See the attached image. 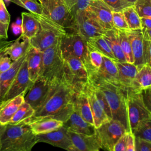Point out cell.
Wrapping results in <instances>:
<instances>
[{
  "label": "cell",
  "instance_id": "2e32d148",
  "mask_svg": "<svg viewBox=\"0 0 151 151\" xmlns=\"http://www.w3.org/2000/svg\"><path fill=\"white\" fill-rule=\"evenodd\" d=\"M106 30L114 29L111 9L101 0H92L87 9Z\"/></svg>",
  "mask_w": 151,
  "mask_h": 151
},
{
  "label": "cell",
  "instance_id": "484cf974",
  "mask_svg": "<svg viewBox=\"0 0 151 151\" xmlns=\"http://www.w3.org/2000/svg\"><path fill=\"white\" fill-rule=\"evenodd\" d=\"M25 60L30 80L34 82L40 76L42 63V52L31 47L27 54Z\"/></svg>",
  "mask_w": 151,
  "mask_h": 151
},
{
  "label": "cell",
  "instance_id": "5bb4252c",
  "mask_svg": "<svg viewBox=\"0 0 151 151\" xmlns=\"http://www.w3.org/2000/svg\"><path fill=\"white\" fill-rule=\"evenodd\" d=\"M44 15L65 30L69 28L74 31V17L64 0H58Z\"/></svg>",
  "mask_w": 151,
  "mask_h": 151
},
{
  "label": "cell",
  "instance_id": "30bf717a",
  "mask_svg": "<svg viewBox=\"0 0 151 151\" xmlns=\"http://www.w3.org/2000/svg\"><path fill=\"white\" fill-rule=\"evenodd\" d=\"M74 32L78 34L86 41L101 36L106 31L87 9L77 12L74 15Z\"/></svg>",
  "mask_w": 151,
  "mask_h": 151
},
{
  "label": "cell",
  "instance_id": "7c38bea8",
  "mask_svg": "<svg viewBox=\"0 0 151 151\" xmlns=\"http://www.w3.org/2000/svg\"><path fill=\"white\" fill-rule=\"evenodd\" d=\"M130 41L134 64L139 70L147 64V51L146 40L144 38L142 29H129L126 31Z\"/></svg>",
  "mask_w": 151,
  "mask_h": 151
},
{
  "label": "cell",
  "instance_id": "816d5d0a",
  "mask_svg": "<svg viewBox=\"0 0 151 151\" xmlns=\"http://www.w3.org/2000/svg\"><path fill=\"white\" fill-rule=\"evenodd\" d=\"M146 40V51H147V64L151 67V40L145 38Z\"/></svg>",
  "mask_w": 151,
  "mask_h": 151
},
{
  "label": "cell",
  "instance_id": "91938a15",
  "mask_svg": "<svg viewBox=\"0 0 151 151\" xmlns=\"http://www.w3.org/2000/svg\"><path fill=\"white\" fill-rule=\"evenodd\" d=\"M4 127V126L0 124V136H1V133H2V130H3Z\"/></svg>",
  "mask_w": 151,
  "mask_h": 151
},
{
  "label": "cell",
  "instance_id": "f5cc1de1",
  "mask_svg": "<svg viewBox=\"0 0 151 151\" xmlns=\"http://www.w3.org/2000/svg\"><path fill=\"white\" fill-rule=\"evenodd\" d=\"M141 24L142 28L151 29V17H142Z\"/></svg>",
  "mask_w": 151,
  "mask_h": 151
},
{
  "label": "cell",
  "instance_id": "8fae6325",
  "mask_svg": "<svg viewBox=\"0 0 151 151\" xmlns=\"http://www.w3.org/2000/svg\"><path fill=\"white\" fill-rule=\"evenodd\" d=\"M51 84L39 77L29 88L24 95V101L29 104L35 110L45 102L50 90Z\"/></svg>",
  "mask_w": 151,
  "mask_h": 151
},
{
  "label": "cell",
  "instance_id": "11a10c76",
  "mask_svg": "<svg viewBox=\"0 0 151 151\" xmlns=\"http://www.w3.org/2000/svg\"><path fill=\"white\" fill-rule=\"evenodd\" d=\"M12 42L13 41H6L5 39L0 38V51L6 49Z\"/></svg>",
  "mask_w": 151,
  "mask_h": 151
},
{
  "label": "cell",
  "instance_id": "74e56055",
  "mask_svg": "<svg viewBox=\"0 0 151 151\" xmlns=\"http://www.w3.org/2000/svg\"><path fill=\"white\" fill-rule=\"evenodd\" d=\"M92 0H64L71 14L74 15L78 12L88 8Z\"/></svg>",
  "mask_w": 151,
  "mask_h": 151
},
{
  "label": "cell",
  "instance_id": "e0dca14e",
  "mask_svg": "<svg viewBox=\"0 0 151 151\" xmlns=\"http://www.w3.org/2000/svg\"><path fill=\"white\" fill-rule=\"evenodd\" d=\"M89 77L90 78L101 80L121 86L119 81L118 70L114 60L104 55L100 68L96 73L89 75Z\"/></svg>",
  "mask_w": 151,
  "mask_h": 151
},
{
  "label": "cell",
  "instance_id": "60d3db41",
  "mask_svg": "<svg viewBox=\"0 0 151 151\" xmlns=\"http://www.w3.org/2000/svg\"><path fill=\"white\" fill-rule=\"evenodd\" d=\"M112 21L114 29L120 31H127L129 29L122 11L112 12Z\"/></svg>",
  "mask_w": 151,
  "mask_h": 151
},
{
  "label": "cell",
  "instance_id": "f35d334b",
  "mask_svg": "<svg viewBox=\"0 0 151 151\" xmlns=\"http://www.w3.org/2000/svg\"><path fill=\"white\" fill-rule=\"evenodd\" d=\"M133 6L140 18L151 17V0H136Z\"/></svg>",
  "mask_w": 151,
  "mask_h": 151
},
{
  "label": "cell",
  "instance_id": "f1b7e54d",
  "mask_svg": "<svg viewBox=\"0 0 151 151\" xmlns=\"http://www.w3.org/2000/svg\"><path fill=\"white\" fill-rule=\"evenodd\" d=\"M102 36L108 42L115 58V61L126 62L121 49L117 30L116 29L106 30Z\"/></svg>",
  "mask_w": 151,
  "mask_h": 151
},
{
  "label": "cell",
  "instance_id": "f6af8a7d",
  "mask_svg": "<svg viewBox=\"0 0 151 151\" xmlns=\"http://www.w3.org/2000/svg\"><path fill=\"white\" fill-rule=\"evenodd\" d=\"M13 61L6 54L3 56L0 61V74L8 70L12 65Z\"/></svg>",
  "mask_w": 151,
  "mask_h": 151
},
{
  "label": "cell",
  "instance_id": "ffe728a7",
  "mask_svg": "<svg viewBox=\"0 0 151 151\" xmlns=\"http://www.w3.org/2000/svg\"><path fill=\"white\" fill-rule=\"evenodd\" d=\"M85 90L88 99L90 106L93 118L94 126L96 128H97L101 125L103 123L107 122L111 119L109 118L102 107L99 104L96 99L92 84L90 80Z\"/></svg>",
  "mask_w": 151,
  "mask_h": 151
},
{
  "label": "cell",
  "instance_id": "681fc988",
  "mask_svg": "<svg viewBox=\"0 0 151 151\" xmlns=\"http://www.w3.org/2000/svg\"><path fill=\"white\" fill-rule=\"evenodd\" d=\"M58 0H38L42 5L45 14Z\"/></svg>",
  "mask_w": 151,
  "mask_h": 151
},
{
  "label": "cell",
  "instance_id": "7a4b0ae2",
  "mask_svg": "<svg viewBox=\"0 0 151 151\" xmlns=\"http://www.w3.org/2000/svg\"><path fill=\"white\" fill-rule=\"evenodd\" d=\"M36 143L35 134L24 122L5 125L0 136V151H31Z\"/></svg>",
  "mask_w": 151,
  "mask_h": 151
},
{
  "label": "cell",
  "instance_id": "ee69618b",
  "mask_svg": "<svg viewBox=\"0 0 151 151\" xmlns=\"http://www.w3.org/2000/svg\"><path fill=\"white\" fill-rule=\"evenodd\" d=\"M136 151H151V143L135 137Z\"/></svg>",
  "mask_w": 151,
  "mask_h": 151
},
{
  "label": "cell",
  "instance_id": "9a60e30c",
  "mask_svg": "<svg viewBox=\"0 0 151 151\" xmlns=\"http://www.w3.org/2000/svg\"><path fill=\"white\" fill-rule=\"evenodd\" d=\"M35 137L37 143H47L66 150L73 145L68 134V130L63 126L52 132L37 134Z\"/></svg>",
  "mask_w": 151,
  "mask_h": 151
},
{
  "label": "cell",
  "instance_id": "603a6c76",
  "mask_svg": "<svg viewBox=\"0 0 151 151\" xmlns=\"http://www.w3.org/2000/svg\"><path fill=\"white\" fill-rule=\"evenodd\" d=\"M118 70V78L120 86L124 89L130 88L132 83L139 71L134 64L127 62L115 61Z\"/></svg>",
  "mask_w": 151,
  "mask_h": 151
},
{
  "label": "cell",
  "instance_id": "6f0895ef",
  "mask_svg": "<svg viewBox=\"0 0 151 151\" xmlns=\"http://www.w3.org/2000/svg\"><path fill=\"white\" fill-rule=\"evenodd\" d=\"M67 151H80V150H78L77 148H76L74 146H70L67 149Z\"/></svg>",
  "mask_w": 151,
  "mask_h": 151
},
{
  "label": "cell",
  "instance_id": "cb8c5ba5",
  "mask_svg": "<svg viewBox=\"0 0 151 151\" xmlns=\"http://www.w3.org/2000/svg\"><path fill=\"white\" fill-rule=\"evenodd\" d=\"M26 55L13 61L11 67L6 71L0 74V103L17 76Z\"/></svg>",
  "mask_w": 151,
  "mask_h": 151
},
{
  "label": "cell",
  "instance_id": "ac0fdd59",
  "mask_svg": "<svg viewBox=\"0 0 151 151\" xmlns=\"http://www.w3.org/2000/svg\"><path fill=\"white\" fill-rule=\"evenodd\" d=\"M73 146L80 151H97L100 148L99 140L96 133L91 135L68 131Z\"/></svg>",
  "mask_w": 151,
  "mask_h": 151
},
{
  "label": "cell",
  "instance_id": "f907efd6",
  "mask_svg": "<svg viewBox=\"0 0 151 151\" xmlns=\"http://www.w3.org/2000/svg\"><path fill=\"white\" fill-rule=\"evenodd\" d=\"M9 24H5L0 21V38H8V30Z\"/></svg>",
  "mask_w": 151,
  "mask_h": 151
},
{
  "label": "cell",
  "instance_id": "7bdbcfd3",
  "mask_svg": "<svg viewBox=\"0 0 151 151\" xmlns=\"http://www.w3.org/2000/svg\"><path fill=\"white\" fill-rule=\"evenodd\" d=\"M145 107L151 116V87L140 91Z\"/></svg>",
  "mask_w": 151,
  "mask_h": 151
},
{
  "label": "cell",
  "instance_id": "f546056e",
  "mask_svg": "<svg viewBox=\"0 0 151 151\" xmlns=\"http://www.w3.org/2000/svg\"><path fill=\"white\" fill-rule=\"evenodd\" d=\"M150 87H151V67L146 64L139 70L130 88L140 91Z\"/></svg>",
  "mask_w": 151,
  "mask_h": 151
},
{
  "label": "cell",
  "instance_id": "6125c7cd",
  "mask_svg": "<svg viewBox=\"0 0 151 151\" xmlns=\"http://www.w3.org/2000/svg\"><path fill=\"white\" fill-rule=\"evenodd\" d=\"M5 2H4V0H0V6L4 4Z\"/></svg>",
  "mask_w": 151,
  "mask_h": 151
},
{
  "label": "cell",
  "instance_id": "836d02e7",
  "mask_svg": "<svg viewBox=\"0 0 151 151\" xmlns=\"http://www.w3.org/2000/svg\"><path fill=\"white\" fill-rule=\"evenodd\" d=\"M88 43V42H87ZM88 67L87 68L89 75L98 71L100 68L103 60V55L92 47L88 43Z\"/></svg>",
  "mask_w": 151,
  "mask_h": 151
},
{
  "label": "cell",
  "instance_id": "52a82bcc",
  "mask_svg": "<svg viewBox=\"0 0 151 151\" xmlns=\"http://www.w3.org/2000/svg\"><path fill=\"white\" fill-rule=\"evenodd\" d=\"M60 48L63 59L73 57L83 61L87 70L88 67L87 41L76 32L67 33L60 41Z\"/></svg>",
  "mask_w": 151,
  "mask_h": 151
},
{
  "label": "cell",
  "instance_id": "8d00e7d4",
  "mask_svg": "<svg viewBox=\"0 0 151 151\" xmlns=\"http://www.w3.org/2000/svg\"><path fill=\"white\" fill-rule=\"evenodd\" d=\"M133 134L136 138L151 143V119L141 122Z\"/></svg>",
  "mask_w": 151,
  "mask_h": 151
},
{
  "label": "cell",
  "instance_id": "3957f363",
  "mask_svg": "<svg viewBox=\"0 0 151 151\" xmlns=\"http://www.w3.org/2000/svg\"><path fill=\"white\" fill-rule=\"evenodd\" d=\"M90 80L104 94L111 111L112 119L120 122L127 131L130 132L126 109V89L101 80L90 78Z\"/></svg>",
  "mask_w": 151,
  "mask_h": 151
},
{
  "label": "cell",
  "instance_id": "d590c367",
  "mask_svg": "<svg viewBox=\"0 0 151 151\" xmlns=\"http://www.w3.org/2000/svg\"><path fill=\"white\" fill-rule=\"evenodd\" d=\"M16 5L21 6L35 15H44V9L38 0H11Z\"/></svg>",
  "mask_w": 151,
  "mask_h": 151
},
{
  "label": "cell",
  "instance_id": "c3c4849f",
  "mask_svg": "<svg viewBox=\"0 0 151 151\" xmlns=\"http://www.w3.org/2000/svg\"><path fill=\"white\" fill-rule=\"evenodd\" d=\"M126 151H136L135 137L131 132H128Z\"/></svg>",
  "mask_w": 151,
  "mask_h": 151
},
{
  "label": "cell",
  "instance_id": "277c9868",
  "mask_svg": "<svg viewBox=\"0 0 151 151\" xmlns=\"http://www.w3.org/2000/svg\"><path fill=\"white\" fill-rule=\"evenodd\" d=\"M36 16L39 20L40 28L36 35L29 40V42L32 47L42 52L59 42L62 37L67 32L64 27L46 15Z\"/></svg>",
  "mask_w": 151,
  "mask_h": 151
},
{
  "label": "cell",
  "instance_id": "ab89813d",
  "mask_svg": "<svg viewBox=\"0 0 151 151\" xmlns=\"http://www.w3.org/2000/svg\"><path fill=\"white\" fill-rule=\"evenodd\" d=\"M91 83L92 84V86H93V88L94 90V92L96 99H97L99 104L102 107V109H103V110L104 111V112L106 113L107 116L109 117V118L110 119H112L111 111H110L109 106L108 104V103L107 101V100H106L104 94L97 87H96L95 85H94L91 82Z\"/></svg>",
  "mask_w": 151,
  "mask_h": 151
},
{
  "label": "cell",
  "instance_id": "b9f144b4",
  "mask_svg": "<svg viewBox=\"0 0 151 151\" xmlns=\"http://www.w3.org/2000/svg\"><path fill=\"white\" fill-rule=\"evenodd\" d=\"M108 5L113 11L120 12L124 8L133 5L126 0H101Z\"/></svg>",
  "mask_w": 151,
  "mask_h": 151
},
{
  "label": "cell",
  "instance_id": "d6986e66",
  "mask_svg": "<svg viewBox=\"0 0 151 151\" xmlns=\"http://www.w3.org/2000/svg\"><path fill=\"white\" fill-rule=\"evenodd\" d=\"M63 126L70 132L91 135L96 133L94 124L86 122L74 109L68 118L63 123Z\"/></svg>",
  "mask_w": 151,
  "mask_h": 151
},
{
  "label": "cell",
  "instance_id": "9c48e42d",
  "mask_svg": "<svg viewBox=\"0 0 151 151\" xmlns=\"http://www.w3.org/2000/svg\"><path fill=\"white\" fill-rule=\"evenodd\" d=\"M126 132H128L125 127L119 121L113 119L96 128L100 148L105 151H113L116 143Z\"/></svg>",
  "mask_w": 151,
  "mask_h": 151
},
{
  "label": "cell",
  "instance_id": "94428289",
  "mask_svg": "<svg viewBox=\"0 0 151 151\" xmlns=\"http://www.w3.org/2000/svg\"><path fill=\"white\" fill-rule=\"evenodd\" d=\"M127 1H128L129 2H130V3H131V4H134V3L136 2V0H126Z\"/></svg>",
  "mask_w": 151,
  "mask_h": 151
},
{
  "label": "cell",
  "instance_id": "be15d7a7",
  "mask_svg": "<svg viewBox=\"0 0 151 151\" xmlns=\"http://www.w3.org/2000/svg\"><path fill=\"white\" fill-rule=\"evenodd\" d=\"M97 151H99V150H97Z\"/></svg>",
  "mask_w": 151,
  "mask_h": 151
},
{
  "label": "cell",
  "instance_id": "680465c9",
  "mask_svg": "<svg viewBox=\"0 0 151 151\" xmlns=\"http://www.w3.org/2000/svg\"><path fill=\"white\" fill-rule=\"evenodd\" d=\"M5 50H6V49H5V50H4L0 51V61H1V58H2V57L3 56H4L5 55H6Z\"/></svg>",
  "mask_w": 151,
  "mask_h": 151
},
{
  "label": "cell",
  "instance_id": "4fadbf2b",
  "mask_svg": "<svg viewBox=\"0 0 151 151\" xmlns=\"http://www.w3.org/2000/svg\"><path fill=\"white\" fill-rule=\"evenodd\" d=\"M32 84L33 82L30 80L27 63L25 59L2 102L12 99L22 93H25Z\"/></svg>",
  "mask_w": 151,
  "mask_h": 151
},
{
  "label": "cell",
  "instance_id": "8992f818",
  "mask_svg": "<svg viewBox=\"0 0 151 151\" xmlns=\"http://www.w3.org/2000/svg\"><path fill=\"white\" fill-rule=\"evenodd\" d=\"M42 63L40 77L50 84L63 81L64 60L61 55L60 42L42 52Z\"/></svg>",
  "mask_w": 151,
  "mask_h": 151
},
{
  "label": "cell",
  "instance_id": "d4e9b609",
  "mask_svg": "<svg viewBox=\"0 0 151 151\" xmlns=\"http://www.w3.org/2000/svg\"><path fill=\"white\" fill-rule=\"evenodd\" d=\"M73 109L86 122L94 124L90 103L86 90L74 94L72 100Z\"/></svg>",
  "mask_w": 151,
  "mask_h": 151
},
{
  "label": "cell",
  "instance_id": "9f6ffc18",
  "mask_svg": "<svg viewBox=\"0 0 151 151\" xmlns=\"http://www.w3.org/2000/svg\"><path fill=\"white\" fill-rule=\"evenodd\" d=\"M142 30L144 38L151 40V29L142 28Z\"/></svg>",
  "mask_w": 151,
  "mask_h": 151
},
{
  "label": "cell",
  "instance_id": "db71d44e",
  "mask_svg": "<svg viewBox=\"0 0 151 151\" xmlns=\"http://www.w3.org/2000/svg\"><path fill=\"white\" fill-rule=\"evenodd\" d=\"M11 29L13 33L17 35L22 33V26L21 24H18L15 22H13L11 25Z\"/></svg>",
  "mask_w": 151,
  "mask_h": 151
},
{
  "label": "cell",
  "instance_id": "e575fe53",
  "mask_svg": "<svg viewBox=\"0 0 151 151\" xmlns=\"http://www.w3.org/2000/svg\"><path fill=\"white\" fill-rule=\"evenodd\" d=\"M119 42L122 51L127 63L133 64L134 59L131 47V44L126 31L117 30Z\"/></svg>",
  "mask_w": 151,
  "mask_h": 151
},
{
  "label": "cell",
  "instance_id": "7402d4cb",
  "mask_svg": "<svg viewBox=\"0 0 151 151\" xmlns=\"http://www.w3.org/2000/svg\"><path fill=\"white\" fill-rule=\"evenodd\" d=\"M25 94L22 93L0 104V124L5 126L10 122L20 106L24 101Z\"/></svg>",
  "mask_w": 151,
  "mask_h": 151
},
{
  "label": "cell",
  "instance_id": "44dd1931",
  "mask_svg": "<svg viewBox=\"0 0 151 151\" xmlns=\"http://www.w3.org/2000/svg\"><path fill=\"white\" fill-rule=\"evenodd\" d=\"M25 123L29 124L31 130L35 135L52 132L63 126L62 121L52 117L31 119Z\"/></svg>",
  "mask_w": 151,
  "mask_h": 151
},
{
  "label": "cell",
  "instance_id": "bcb514c9",
  "mask_svg": "<svg viewBox=\"0 0 151 151\" xmlns=\"http://www.w3.org/2000/svg\"><path fill=\"white\" fill-rule=\"evenodd\" d=\"M127 133L128 132H126L117 141V142L116 143V145L114 146L113 151H126V146H127Z\"/></svg>",
  "mask_w": 151,
  "mask_h": 151
},
{
  "label": "cell",
  "instance_id": "4316f807",
  "mask_svg": "<svg viewBox=\"0 0 151 151\" xmlns=\"http://www.w3.org/2000/svg\"><path fill=\"white\" fill-rule=\"evenodd\" d=\"M29 39L23 35H21L5 50V52L12 61L25 55L31 48Z\"/></svg>",
  "mask_w": 151,
  "mask_h": 151
},
{
  "label": "cell",
  "instance_id": "83f0119b",
  "mask_svg": "<svg viewBox=\"0 0 151 151\" xmlns=\"http://www.w3.org/2000/svg\"><path fill=\"white\" fill-rule=\"evenodd\" d=\"M21 19V34L30 40L36 35L40 29L39 20L36 15L25 12H22Z\"/></svg>",
  "mask_w": 151,
  "mask_h": 151
},
{
  "label": "cell",
  "instance_id": "5b68a950",
  "mask_svg": "<svg viewBox=\"0 0 151 151\" xmlns=\"http://www.w3.org/2000/svg\"><path fill=\"white\" fill-rule=\"evenodd\" d=\"M64 60L63 82L75 94L84 91L89 83L90 77L83 61L73 57H67Z\"/></svg>",
  "mask_w": 151,
  "mask_h": 151
},
{
  "label": "cell",
  "instance_id": "4dcf8cb0",
  "mask_svg": "<svg viewBox=\"0 0 151 151\" xmlns=\"http://www.w3.org/2000/svg\"><path fill=\"white\" fill-rule=\"evenodd\" d=\"M35 111V110L29 104L24 101L8 124L15 125L25 123L34 116Z\"/></svg>",
  "mask_w": 151,
  "mask_h": 151
},
{
  "label": "cell",
  "instance_id": "e7e4bbea",
  "mask_svg": "<svg viewBox=\"0 0 151 151\" xmlns=\"http://www.w3.org/2000/svg\"></svg>",
  "mask_w": 151,
  "mask_h": 151
},
{
  "label": "cell",
  "instance_id": "d6a6232c",
  "mask_svg": "<svg viewBox=\"0 0 151 151\" xmlns=\"http://www.w3.org/2000/svg\"><path fill=\"white\" fill-rule=\"evenodd\" d=\"M122 12L129 29H142L141 18L138 15L133 5L124 8Z\"/></svg>",
  "mask_w": 151,
  "mask_h": 151
},
{
  "label": "cell",
  "instance_id": "6da1fadb",
  "mask_svg": "<svg viewBox=\"0 0 151 151\" xmlns=\"http://www.w3.org/2000/svg\"><path fill=\"white\" fill-rule=\"evenodd\" d=\"M74 94L63 81L51 84L50 90L45 102L28 120L52 117L64 123L73 110L72 100Z\"/></svg>",
  "mask_w": 151,
  "mask_h": 151
},
{
  "label": "cell",
  "instance_id": "ba28073f",
  "mask_svg": "<svg viewBox=\"0 0 151 151\" xmlns=\"http://www.w3.org/2000/svg\"><path fill=\"white\" fill-rule=\"evenodd\" d=\"M125 94L130 132L133 133L141 122L151 119V116L145 106L140 91L127 88Z\"/></svg>",
  "mask_w": 151,
  "mask_h": 151
},
{
  "label": "cell",
  "instance_id": "1f68e13d",
  "mask_svg": "<svg viewBox=\"0 0 151 151\" xmlns=\"http://www.w3.org/2000/svg\"><path fill=\"white\" fill-rule=\"evenodd\" d=\"M87 42L103 55L115 60V58L108 42L102 35L91 38L87 40Z\"/></svg>",
  "mask_w": 151,
  "mask_h": 151
},
{
  "label": "cell",
  "instance_id": "7dc6e473",
  "mask_svg": "<svg viewBox=\"0 0 151 151\" xmlns=\"http://www.w3.org/2000/svg\"><path fill=\"white\" fill-rule=\"evenodd\" d=\"M10 18V15L4 3L0 6V21L5 24H9Z\"/></svg>",
  "mask_w": 151,
  "mask_h": 151
}]
</instances>
